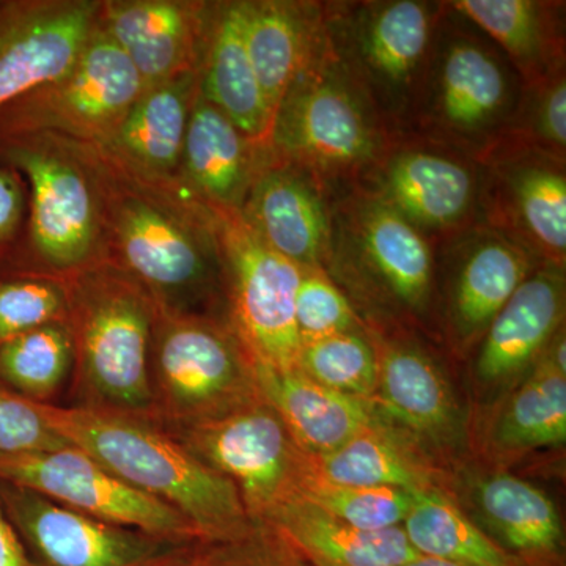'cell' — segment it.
Wrapping results in <instances>:
<instances>
[{"label":"cell","instance_id":"cell-32","mask_svg":"<svg viewBox=\"0 0 566 566\" xmlns=\"http://www.w3.org/2000/svg\"><path fill=\"white\" fill-rule=\"evenodd\" d=\"M199 95L227 115L245 136L268 142L273 115L245 48L240 0L216 2L199 70Z\"/></svg>","mask_w":566,"mask_h":566},{"label":"cell","instance_id":"cell-8","mask_svg":"<svg viewBox=\"0 0 566 566\" xmlns=\"http://www.w3.org/2000/svg\"><path fill=\"white\" fill-rule=\"evenodd\" d=\"M151 420L208 422L263 400L255 360L222 316L158 311L148 356Z\"/></svg>","mask_w":566,"mask_h":566},{"label":"cell","instance_id":"cell-31","mask_svg":"<svg viewBox=\"0 0 566 566\" xmlns=\"http://www.w3.org/2000/svg\"><path fill=\"white\" fill-rule=\"evenodd\" d=\"M245 48L274 117L323 31L324 6L293 0H240Z\"/></svg>","mask_w":566,"mask_h":566},{"label":"cell","instance_id":"cell-25","mask_svg":"<svg viewBox=\"0 0 566 566\" xmlns=\"http://www.w3.org/2000/svg\"><path fill=\"white\" fill-rule=\"evenodd\" d=\"M271 150L268 142L245 136L227 115L197 95L178 181L202 202L240 211Z\"/></svg>","mask_w":566,"mask_h":566},{"label":"cell","instance_id":"cell-21","mask_svg":"<svg viewBox=\"0 0 566 566\" xmlns=\"http://www.w3.org/2000/svg\"><path fill=\"white\" fill-rule=\"evenodd\" d=\"M442 243L450 249L446 329L453 348L465 354L542 263L515 240L483 223Z\"/></svg>","mask_w":566,"mask_h":566},{"label":"cell","instance_id":"cell-4","mask_svg":"<svg viewBox=\"0 0 566 566\" xmlns=\"http://www.w3.org/2000/svg\"><path fill=\"white\" fill-rule=\"evenodd\" d=\"M0 161L29 188L20 243L0 273L69 279L106 263V218L99 156L87 142L33 134L0 140Z\"/></svg>","mask_w":566,"mask_h":566},{"label":"cell","instance_id":"cell-41","mask_svg":"<svg viewBox=\"0 0 566 566\" xmlns=\"http://www.w3.org/2000/svg\"><path fill=\"white\" fill-rule=\"evenodd\" d=\"M69 444L52 430L41 415L39 403L0 386V455L40 452Z\"/></svg>","mask_w":566,"mask_h":566},{"label":"cell","instance_id":"cell-27","mask_svg":"<svg viewBox=\"0 0 566 566\" xmlns=\"http://www.w3.org/2000/svg\"><path fill=\"white\" fill-rule=\"evenodd\" d=\"M476 431L486 465L506 469L527 453L566 441V375L536 363L516 387L486 409Z\"/></svg>","mask_w":566,"mask_h":566},{"label":"cell","instance_id":"cell-37","mask_svg":"<svg viewBox=\"0 0 566 566\" xmlns=\"http://www.w3.org/2000/svg\"><path fill=\"white\" fill-rule=\"evenodd\" d=\"M69 293L63 279L0 273V345L51 323H66Z\"/></svg>","mask_w":566,"mask_h":566},{"label":"cell","instance_id":"cell-22","mask_svg":"<svg viewBox=\"0 0 566 566\" xmlns=\"http://www.w3.org/2000/svg\"><path fill=\"white\" fill-rule=\"evenodd\" d=\"M214 9L207 0H103L99 28L151 87L199 73Z\"/></svg>","mask_w":566,"mask_h":566},{"label":"cell","instance_id":"cell-1","mask_svg":"<svg viewBox=\"0 0 566 566\" xmlns=\"http://www.w3.org/2000/svg\"><path fill=\"white\" fill-rule=\"evenodd\" d=\"M98 156L106 262L136 279L158 311L226 318L221 249L210 205L181 185L144 180L99 150Z\"/></svg>","mask_w":566,"mask_h":566},{"label":"cell","instance_id":"cell-39","mask_svg":"<svg viewBox=\"0 0 566 566\" xmlns=\"http://www.w3.org/2000/svg\"><path fill=\"white\" fill-rule=\"evenodd\" d=\"M301 342L364 329L356 308L324 270H304L296 293Z\"/></svg>","mask_w":566,"mask_h":566},{"label":"cell","instance_id":"cell-38","mask_svg":"<svg viewBox=\"0 0 566 566\" xmlns=\"http://www.w3.org/2000/svg\"><path fill=\"white\" fill-rule=\"evenodd\" d=\"M535 148L565 159L566 80L565 69L524 87L523 99L505 139L501 142Z\"/></svg>","mask_w":566,"mask_h":566},{"label":"cell","instance_id":"cell-42","mask_svg":"<svg viewBox=\"0 0 566 566\" xmlns=\"http://www.w3.org/2000/svg\"><path fill=\"white\" fill-rule=\"evenodd\" d=\"M28 214V181L14 167L0 161V263L20 243Z\"/></svg>","mask_w":566,"mask_h":566},{"label":"cell","instance_id":"cell-2","mask_svg":"<svg viewBox=\"0 0 566 566\" xmlns=\"http://www.w3.org/2000/svg\"><path fill=\"white\" fill-rule=\"evenodd\" d=\"M52 430L112 474L191 521L205 543L251 531L240 494L153 420L80 406L40 405Z\"/></svg>","mask_w":566,"mask_h":566},{"label":"cell","instance_id":"cell-40","mask_svg":"<svg viewBox=\"0 0 566 566\" xmlns=\"http://www.w3.org/2000/svg\"><path fill=\"white\" fill-rule=\"evenodd\" d=\"M203 566H311L275 528L255 523L251 531L222 543H207Z\"/></svg>","mask_w":566,"mask_h":566},{"label":"cell","instance_id":"cell-10","mask_svg":"<svg viewBox=\"0 0 566 566\" xmlns=\"http://www.w3.org/2000/svg\"><path fill=\"white\" fill-rule=\"evenodd\" d=\"M145 91L125 52L98 28L61 76L0 107V140L55 134L99 145Z\"/></svg>","mask_w":566,"mask_h":566},{"label":"cell","instance_id":"cell-44","mask_svg":"<svg viewBox=\"0 0 566 566\" xmlns=\"http://www.w3.org/2000/svg\"><path fill=\"white\" fill-rule=\"evenodd\" d=\"M205 545L207 543H199V545L191 547L188 553L181 554V556L174 558V560L166 562V564L159 566H203Z\"/></svg>","mask_w":566,"mask_h":566},{"label":"cell","instance_id":"cell-33","mask_svg":"<svg viewBox=\"0 0 566 566\" xmlns=\"http://www.w3.org/2000/svg\"><path fill=\"white\" fill-rule=\"evenodd\" d=\"M401 528L419 556L461 566H520L476 527L444 490L417 493Z\"/></svg>","mask_w":566,"mask_h":566},{"label":"cell","instance_id":"cell-13","mask_svg":"<svg viewBox=\"0 0 566 566\" xmlns=\"http://www.w3.org/2000/svg\"><path fill=\"white\" fill-rule=\"evenodd\" d=\"M368 331L378 353L379 415L452 474L471 461L472 419L444 364L409 331Z\"/></svg>","mask_w":566,"mask_h":566},{"label":"cell","instance_id":"cell-45","mask_svg":"<svg viewBox=\"0 0 566 566\" xmlns=\"http://www.w3.org/2000/svg\"><path fill=\"white\" fill-rule=\"evenodd\" d=\"M403 566H461V565L452 564V562L441 560V558L417 556L416 558H412L411 562H408V564H405Z\"/></svg>","mask_w":566,"mask_h":566},{"label":"cell","instance_id":"cell-30","mask_svg":"<svg viewBox=\"0 0 566 566\" xmlns=\"http://www.w3.org/2000/svg\"><path fill=\"white\" fill-rule=\"evenodd\" d=\"M509 59L524 87L565 69L560 3L536 0H457L447 3Z\"/></svg>","mask_w":566,"mask_h":566},{"label":"cell","instance_id":"cell-12","mask_svg":"<svg viewBox=\"0 0 566 566\" xmlns=\"http://www.w3.org/2000/svg\"><path fill=\"white\" fill-rule=\"evenodd\" d=\"M161 428L232 483L253 523L300 493L312 474L311 457L264 400L208 422Z\"/></svg>","mask_w":566,"mask_h":566},{"label":"cell","instance_id":"cell-6","mask_svg":"<svg viewBox=\"0 0 566 566\" xmlns=\"http://www.w3.org/2000/svg\"><path fill=\"white\" fill-rule=\"evenodd\" d=\"M387 128L327 44L323 31L271 122L268 147L324 188L354 185L389 150Z\"/></svg>","mask_w":566,"mask_h":566},{"label":"cell","instance_id":"cell-15","mask_svg":"<svg viewBox=\"0 0 566 566\" xmlns=\"http://www.w3.org/2000/svg\"><path fill=\"white\" fill-rule=\"evenodd\" d=\"M0 504L32 566H159L203 543L104 523L3 480Z\"/></svg>","mask_w":566,"mask_h":566},{"label":"cell","instance_id":"cell-35","mask_svg":"<svg viewBox=\"0 0 566 566\" xmlns=\"http://www.w3.org/2000/svg\"><path fill=\"white\" fill-rule=\"evenodd\" d=\"M294 368L349 397L374 400L378 389V353L368 327L301 342Z\"/></svg>","mask_w":566,"mask_h":566},{"label":"cell","instance_id":"cell-24","mask_svg":"<svg viewBox=\"0 0 566 566\" xmlns=\"http://www.w3.org/2000/svg\"><path fill=\"white\" fill-rule=\"evenodd\" d=\"M197 95L199 73L145 87L109 139L96 147L126 172L180 185L182 147Z\"/></svg>","mask_w":566,"mask_h":566},{"label":"cell","instance_id":"cell-19","mask_svg":"<svg viewBox=\"0 0 566 566\" xmlns=\"http://www.w3.org/2000/svg\"><path fill=\"white\" fill-rule=\"evenodd\" d=\"M565 268L542 264L510 297L480 338L471 378L483 409L520 385L565 326Z\"/></svg>","mask_w":566,"mask_h":566},{"label":"cell","instance_id":"cell-9","mask_svg":"<svg viewBox=\"0 0 566 566\" xmlns=\"http://www.w3.org/2000/svg\"><path fill=\"white\" fill-rule=\"evenodd\" d=\"M446 3L420 0L329 3L324 35L387 128L405 133Z\"/></svg>","mask_w":566,"mask_h":566},{"label":"cell","instance_id":"cell-43","mask_svg":"<svg viewBox=\"0 0 566 566\" xmlns=\"http://www.w3.org/2000/svg\"><path fill=\"white\" fill-rule=\"evenodd\" d=\"M0 566H32L0 504Z\"/></svg>","mask_w":566,"mask_h":566},{"label":"cell","instance_id":"cell-23","mask_svg":"<svg viewBox=\"0 0 566 566\" xmlns=\"http://www.w3.org/2000/svg\"><path fill=\"white\" fill-rule=\"evenodd\" d=\"M241 216L249 227L303 270H324L329 259V192L311 174L271 158L253 180Z\"/></svg>","mask_w":566,"mask_h":566},{"label":"cell","instance_id":"cell-29","mask_svg":"<svg viewBox=\"0 0 566 566\" xmlns=\"http://www.w3.org/2000/svg\"><path fill=\"white\" fill-rule=\"evenodd\" d=\"M263 524L275 528L311 566H403L419 556L403 528L363 531L296 494Z\"/></svg>","mask_w":566,"mask_h":566},{"label":"cell","instance_id":"cell-36","mask_svg":"<svg viewBox=\"0 0 566 566\" xmlns=\"http://www.w3.org/2000/svg\"><path fill=\"white\" fill-rule=\"evenodd\" d=\"M297 494L349 526L363 531H387L401 527L415 504L417 491L333 485L316 479L312 472Z\"/></svg>","mask_w":566,"mask_h":566},{"label":"cell","instance_id":"cell-11","mask_svg":"<svg viewBox=\"0 0 566 566\" xmlns=\"http://www.w3.org/2000/svg\"><path fill=\"white\" fill-rule=\"evenodd\" d=\"M211 208L221 249L227 322L255 363L294 368L301 348L296 293L303 268L264 243L240 211Z\"/></svg>","mask_w":566,"mask_h":566},{"label":"cell","instance_id":"cell-3","mask_svg":"<svg viewBox=\"0 0 566 566\" xmlns=\"http://www.w3.org/2000/svg\"><path fill=\"white\" fill-rule=\"evenodd\" d=\"M331 248L326 271L365 326L409 331L433 307V241L357 185L327 189Z\"/></svg>","mask_w":566,"mask_h":566},{"label":"cell","instance_id":"cell-16","mask_svg":"<svg viewBox=\"0 0 566 566\" xmlns=\"http://www.w3.org/2000/svg\"><path fill=\"white\" fill-rule=\"evenodd\" d=\"M0 480L104 523L182 542H203L191 521L174 506L129 486L71 444L0 455Z\"/></svg>","mask_w":566,"mask_h":566},{"label":"cell","instance_id":"cell-17","mask_svg":"<svg viewBox=\"0 0 566 566\" xmlns=\"http://www.w3.org/2000/svg\"><path fill=\"white\" fill-rule=\"evenodd\" d=\"M479 163L480 223L512 238L539 263L565 268V159L504 142Z\"/></svg>","mask_w":566,"mask_h":566},{"label":"cell","instance_id":"cell-5","mask_svg":"<svg viewBox=\"0 0 566 566\" xmlns=\"http://www.w3.org/2000/svg\"><path fill=\"white\" fill-rule=\"evenodd\" d=\"M74 368L70 403L151 420L148 356L158 307L136 279L111 263L63 279Z\"/></svg>","mask_w":566,"mask_h":566},{"label":"cell","instance_id":"cell-18","mask_svg":"<svg viewBox=\"0 0 566 566\" xmlns=\"http://www.w3.org/2000/svg\"><path fill=\"white\" fill-rule=\"evenodd\" d=\"M447 493L520 566H565V532L553 499L494 465H460Z\"/></svg>","mask_w":566,"mask_h":566},{"label":"cell","instance_id":"cell-34","mask_svg":"<svg viewBox=\"0 0 566 566\" xmlns=\"http://www.w3.org/2000/svg\"><path fill=\"white\" fill-rule=\"evenodd\" d=\"M73 368L66 323L46 324L0 345V386L33 403L57 405L69 392Z\"/></svg>","mask_w":566,"mask_h":566},{"label":"cell","instance_id":"cell-28","mask_svg":"<svg viewBox=\"0 0 566 566\" xmlns=\"http://www.w3.org/2000/svg\"><path fill=\"white\" fill-rule=\"evenodd\" d=\"M311 461L316 479L333 485L400 488L417 493L449 488L450 472L381 415L334 452Z\"/></svg>","mask_w":566,"mask_h":566},{"label":"cell","instance_id":"cell-14","mask_svg":"<svg viewBox=\"0 0 566 566\" xmlns=\"http://www.w3.org/2000/svg\"><path fill=\"white\" fill-rule=\"evenodd\" d=\"M354 185L389 205L424 237L446 241L480 223L482 164L422 137H395Z\"/></svg>","mask_w":566,"mask_h":566},{"label":"cell","instance_id":"cell-20","mask_svg":"<svg viewBox=\"0 0 566 566\" xmlns=\"http://www.w3.org/2000/svg\"><path fill=\"white\" fill-rule=\"evenodd\" d=\"M103 0H0V107L61 76L99 28Z\"/></svg>","mask_w":566,"mask_h":566},{"label":"cell","instance_id":"cell-7","mask_svg":"<svg viewBox=\"0 0 566 566\" xmlns=\"http://www.w3.org/2000/svg\"><path fill=\"white\" fill-rule=\"evenodd\" d=\"M523 93L509 59L446 3L403 134L479 161L505 139Z\"/></svg>","mask_w":566,"mask_h":566},{"label":"cell","instance_id":"cell-26","mask_svg":"<svg viewBox=\"0 0 566 566\" xmlns=\"http://www.w3.org/2000/svg\"><path fill=\"white\" fill-rule=\"evenodd\" d=\"M260 394L277 412L305 455L334 452L379 419L374 400L327 389L297 368L255 363Z\"/></svg>","mask_w":566,"mask_h":566}]
</instances>
